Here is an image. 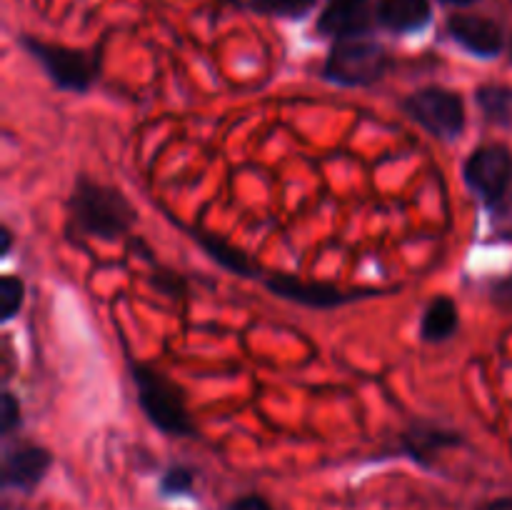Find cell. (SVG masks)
Masks as SVG:
<instances>
[{"mask_svg":"<svg viewBox=\"0 0 512 510\" xmlns=\"http://www.w3.org/2000/svg\"><path fill=\"white\" fill-rule=\"evenodd\" d=\"M70 223L80 235L100 240H118L138 223L133 203L120 190L78 175L68 200Z\"/></svg>","mask_w":512,"mask_h":510,"instance_id":"6da1fadb","label":"cell"},{"mask_svg":"<svg viewBox=\"0 0 512 510\" xmlns=\"http://www.w3.org/2000/svg\"><path fill=\"white\" fill-rule=\"evenodd\" d=\"M130 380L135 385L138 405L143 408L145 418L160 433L170 435V438H195L198 435V428L185 405L183 390L163 370L140 363V360H130Z\"/></svg>","mask_w":512,"mask_h":510,"instance_id":"7a4b0ae2","label":"cell"},{"mask_svg":"<svg viewBox=\"0 0 512 510\" xmlns=\"http://www.w3.org/2000/svg\"><path fill=\"white\" fill-rule=\"evenodd\" d=\"M393 60L380 43L370 38L335 40L323 63V78L338 88H368L380 83Z\"/></svg>","mask_w":512,"mask_h":510,"instance_id":"3957f363","label":"cell"},{"mask_svg":"<svg viewBox=\"0 0 512 510\" xmlns=\"http://www.w3.org/2000/svg\"><path fill=\"white\" fill-rule=\"evenodd\" d=\"M23 45L25 53L45 70L50 83L65 93L83 95L95 85L100 73L98 55L85 53V50L68 48V45L48 43V40L33 38V35H23L18 40Z\"/></svg>","mask_w":512,"mask_h":510,"instance_id":"277c9868","label":"cell"},{"mask_svg":"<svg viewBox=\"0 0 512 510\" xmlns=\"http://www.w3.org/2000/svg\"><path fill=\"white\" fill-rule=\"evenodd\" d=\"M400 110L440 140H458L468 125L463 95L440 85H428L410 93L400 100Z\"/></svg>","mask_w":512,"mask_h":510,"instance_id":"5b68a950","label":"cell"},{"mask_svg":"<svg viewBox=\"0 0 512 510\" xmlns=\"http://www.w3.org/2000/svg\"><path fill=\"white\" fill-rule=\"evenodd\" d=\"M265 290L280 300L288 303L303 305L310 310H335L343 305L360 303V300L380 298L388 290L383 288H340L335 283H325V280H303L298 275L290 273H273L263 280Z\"/></svg>","mask_w":512,"mask_h":510,"instance_id":"8992f818","label":"cell"},{"mask_svg":"<svg viewBox=\"0 0 512 510\" xmlns=\"http://www.w3.org/2000/svg\"><path fill=\"white\" fill-rule=\"evenodd\" d=\"M463 180L470 193L493 210L510 195L512 188V153L500 143L480 145L463 163Z\"/></svg>","mask_w":512,"mask_h":510,"instance_id":"52a82bcc","label":"cell"},{"mask_svg":"<svg viewBox=\"0 0 512 510\" xmlns=\"http://www.w3.org/2000/svg\"><path fill=\"white\" fill-rule=\"evenodd\" d=\"M50 465H53V453L45 445L18 443L13 448H5L3 468H0L3 488L33 493L45 480Z\"/></svg>","mask_w":512,"mask_h":510,"instance_id":"ba28073f","label":"cell"},{"mask_svg":"<svg viewBox=\"0 0 512 510\" xmlns=\"http://www.w3.org/2000/svg\"><path fill=\"white\" fill-rule=\"evenodd\" d=\"M373 25H378L373 0H325L318 33L333 40L368 38Z\"/></svg>","mask_w":512,"mask_h":510,"instance_id":"9c48e42d","label":"cell"},{"mask_svg":"<svg viewBox=\"0 0 512 510\" xmlns=\"http://www.w3.org/2000/svg\"><path fill=\"white\" fill-rule=\"evenodd\" d=\"M448 33L475 58H498L505 48L503 28L483 15L455 13L448 18Z\"/></svg>","mask_w":512,"mask_h":510,"instance_id":"30bf717a","label":"cell"},{"mask_svg":"<svg viewBox=\"0 0 512 510\" xmlns=\"http://www.w3.org/2000/svg\"><path fill=\"white\" fill-rule=\"evenodd\" d=\"M465 440L455 430L440 428L433 423H415L400 435V453L408 455L420 468H433L435 458L450 448H460Z\"/></svg>","mask_w":512,"mask_h":510,"instance_id":"8fae6325","label":"cell"},{"mask_svg":"<svg viewBox=\"0 0 512 510\" xmlns=\"http://www.w3.org/2000/svg\"><path fill=\"white\" fill-rule=\"evenodd\" d=\"M375 20L388 33H420L433 20V3L430 0H378L375 3Z\"/></svg>","mask_w":512,"mask_h":510,"instance_id":"7c38bea8","label":"cell"},{"mask_svg":"<svg viewBox=\"0 0 512 510\" xmlns=\"http://www.w3.org/2000/svg\"><path fill=\"white\" fill-rule=\"evenodd\" d=\"M190 235L208 253V258H213L228 273L238 275V278H258L260 275V268L250 260V255L240 250L238 245L230 243V240L220 238V235L210 233L205 228H190Z\"/></svg>","mask_w":512,"mask_h":510,"instance_id":"4fadbf2b","label":"cell"},{"mask_svg":"<svg viewBox=\"0 0 512 510\" xmlns=\"http://www.w3.org/2000/svg\"><path fill=\"white\" fill-rule=\"evenodd\" d=\"M460 315L458 305L448 295H435L423 310V320H420V338L425 343H445L458 333Z\"/></svg>","mask_w":512,"mask_h":510,"instance_id":"5bb4252c","label":"cell"},{"mask_svg":"<svg viewBox=\"0 0 512 510\" xmlns=\"http://www.w3.org/2000/svg\"><path fill=\"white\" fill-rule=\"evenodd\" d=\"M475 103L483 110L485 120L495 125H512V88L510 85H480L475 90Z\"/></svg>","mask_w":512,"mask_h":510,"instance_id":"9a60e30c","label":"cell"},{"mask_svg":"<svg viewBox=\"0 0 512 510\" xmlns=\"http://www.w3.org/2000/svg\"><path fill=\"white\" fill-rule=\"evenodd\" d=\"M315 5L318 0H248V8L253 13L285 20H303Z\"/></svg>","mask_w":512,"mask_h":510,"instance_id":"2e32d148","label":"cell"},{"mask_svg":"<svg viewBox=\"0 0 512 510\" xmlns=\"http://www.w3.org/2000/svg\"><path fill=\"white\" fill-rule=\"evenodd\" d=\"M25 303V283L18 275L0 278V323H10Z\"/></svg>","mask_w":512,"mask_h":510,"instance_id":"e0dca14e","label":"cell"},{"mask_svg":"<svg viewBox=\"0 0 512 510\" xmlns=\"http://www.w3.org/2000/svg\"><path fill=\"white\" fill-rule=\"evenodd\" d=\"M195 490V470L188 465H170L165 473L160 475V495L165 498H180V495H190Z\"/></svg>","mask_w":512,"mask_h":510,"instance_id":"ac0fdd59","label":"cell"},{"mask_svg":"<svg viewBox=\"0 0 512 510\" xmlns=\"http://www.w3.org/2000/svg\"><path fill=\"white\" fill-rule=\"evenodd\" d=\"M150 285L158 290L160 295H168V298H183L188 295V280L183 275H178L175 270L163 268V265H155L153 273H150Z\"/></svg>","mask_w":512,"mask_h":510,"instance_id":"d6986e66","label":"cell"},{"mask_svg":"<svg viewBox=\"0 0 512 510\" xmlns=\"http://www.w3.org/2000/svg\"><path fill=\"white\" fill-rule=\"evenodd\" d=\"M20 425H23V408H20V400L15 398L10 390H3V395H0V433H3L5 438H10Z\"/></svg>","mask_w":512,"mask_h":510,"instance_id":"ffe728a7","label":"cell"},{"mask_svg":"<svg viewBox=\"0 0 512 510\" xmlns=\"http://www.w3.org/2000/svg\"><path fill=\"white\" fill-rule=\"evenodd\" d=\"M493 218V233L503 240H512V195L503 200L498 208L490 210Z\"/></svg>","mask_w":512,"mask_h":510,"instance_id":"44dd1931","label":"cell"},{"mask_svg":"<svg viewBox=\"0 0 512 510\" xmlns=\"http://www.w3.org/2000/svg\"><path fill=\"white\" fill-rule=\"evenodd\" d=\"M228 510H275V508L263 498V495L248 493V495H240V498H235L233 503H230Z\"/></svg>","mask_w":512,"mask_h":510,"instance_id":"7402d4cb","label":"cell"},{"mask_svg":"<svg viewBox=\"0 0 512 510\" xmlns=\"http://www.w3.org/2000/svg\"><path fill=\"white\" fill-rule=\"evenodd\" d=\"M0 238H3V245H0V258H8L10 250H13V230L8 225L0 228Z\"/></svg>","mask_w":512,"mask_h":510,"instance_id":"603a6c76","label":"cell"},{"mask_svg":"<svg viewBox=\"0 0 512 510\" xmlns=\"http://www.w3.org/2000/svg\"><path fill=\"white\" fill-rule=\"evenodd\" d=\"M478 510H512V498L490 500V503H485L483 508H478Z\"/></svg>","mask_w":512,"mask_h":510,"instance_id":"cb8c5ba5","label":"cell"},{"mask_svg":"<svg viewBox=\"0 0 512 510\" xmlns=\"http://www.w3.org/2000/svg\"><path fill=\"white\" fill-rule=\"evenodd\" d=\"M478 0H440V5H448V8H470Z\"/></svg>","mask_w":512,"mask_h":510,"instance_id":"d4e9b609","label":"cell"},{"mask_svg":"<svg viewBox=\"0 0 512 510\" xmlns=\"http://www.w3.org/2000/svg\"><path fill=\"white\" fill-rule=\"evenodd\" d=\"M220 3H230V5H240V0H220Z\"/></svg>","mask_w":512,"mask_h":510,"instance_id":"484cf974","label":"cell"}]
</instances>
